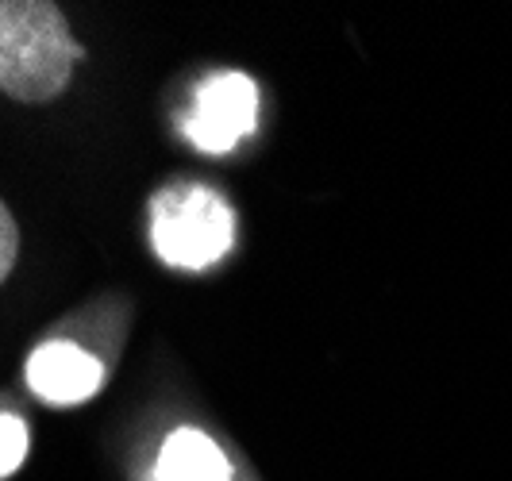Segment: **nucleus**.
<instances>
[{"label":"nucleus","mask_w":512,"mask_h":481,"mask_svg":"<svg viewBox=\"0 0 512 481\" xmlns=\"http://www.w3.org/2000/svg\"><path fill=\"white\" fill-rule=\"evenodd\" d=\"M151 243L166 266L205 270L235 243V216L220 193L205 185H166L151 201Z\"/></svg>","instance_id":"obj_2"},{"label":"nucleus","mask_w":512,"mask_h":481,"mask_svg":"<svg viewBox=\"0 0 512 481\" xmlns=\"http://www.w3.org/2000/svg\"><path fill=\"white\" fill-rule=\"evenodd\" d=\"M154 481H231V466L205 431L181 428L162 443Z\"/></svg>","instance_id":"obj_5"},{"label":"nucleus","mask_w":512,"mask_h":481,"mask_svg":"<svg viewBox=\"0 0 512 481\" xmlns=\"http://www.w3.org/2000/svg\"><path fill=\"white\" fill-rule=\"evenodd\" d=\"M27 424L20 416H0V478H12L27 458Z\"/></svg>","instance_id":"obj_6"},{"label":"nucleus","mask_w":512,"mask_h":481,"mask_svg":"<svg viewBox=\"0 0 512 481\" xmlns=\"http://www.w3.org/2000/svg\"><path fill=\"white\" fill-rule=\"evenodd\" d=\"M258 89L247 74H212L197 85L193 112L181 120L189 143L205 154L231 151L243 135L255 131Z\"/></svg>","instance_id":"obj_3"},{"label":"nucleus","mask_w":512,"mask_h":481,"mask_svg":"<svg viewBox=\"0 0 512 481\" xmlns=\"http://www.w3.org/2000/svg\"><path fill=\"white\" fill-rule=\"evenodd\" d=\"M27 385L47 405H81L101 393V362L74 343H43L27 358Z\"/></svg>","instance_id":"obj_4"},{"label":"nucleus","mask_w":512,"mask_h":481,"mask_svg":"<svg viewBox=\"0 0 512 481\" xmlns=\"http://www.w3.org/2000/svg\"><path fill=\"white\" fill-rule=\"evenodd\" d=\"M16 254H20V228L8 212V204L0 201V281H8L12 266H16Z\"/></svg>","instance_id":"obj_7"},{"label":"nucleus","mask_w":512,"mask_h":481,"mask_svg":"<svg viewBox=\"0 0 512 481\" xmlns=\"http://www.w3.org/2000/svg\"><path fill=\"white\" fill-rule=\"evenodd\" d=\"M81 51L51 0H0V93L47 104L66 93Z\"/></svg>","instance_id":"obj_1"}]
</instances>
